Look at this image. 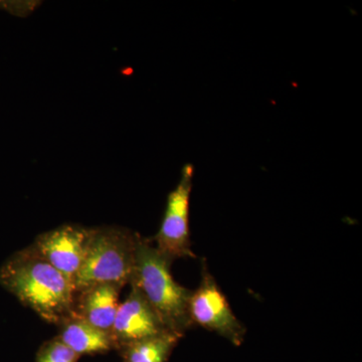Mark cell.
<instances>
[{"mask_svg":"<svg viewBox=\"0 0 362 362\" xmlns=\"http://www.w3.org/2000/svg\"><path fill=\"white\" fill-rule=\"evenodd\" d=\"M90 233L92 228L64 225L42 233L30 247L74 283L84 261Z\"/></svg>","mask_w":362,"mask_h":362,"instance_id":"cell-6","label":"cell"},{"mask_svg":"<svg viewBox=\"0 0 362 362\" xmlns=\"http://www.w3.org/2000/svg\"><path fill=\"white\" fill-rule=\"evenodd\" d=\"M80 356L58 338L45 342L37 354V362H78Z\"/></svg>","mask_w":362,"mask_h":362,"instance_id":"cell-11","label":"cell"},{"mask_svg":"<svg viewBox=\"0 0 362 362\" xmlns=\"http://www.w3.org/2000/svg\"><path fill=\"white\" fill-rule=\"evenodd\" d=\"M59 326L61 330L57 338L80 357L116 349L110 333L98 329L80 317L71 316Z\"/></svg>","mask_w":362,"mask_h":362,"instance_id":"cell-9","label":"cell"},{"mask_svg":"<svg viewBox=\"0 0 362 362\" xmlns=\"http://www.w3.org/2000/svg\"><path fill=\"white\" fill-rule=\"evenodd\" d=\"M194 166L187 164L181 170L177 185L168 197L160 228L154 238L158 251L171 262L181 258H194L190 243V194L194 180Z\"/></svg>","mask_w":362,"mask_h":362,"instance_id":"cell-4","label":"cell"},{"mask_svg":"<svg viewBox=\"0 0 362 362\" xmlns=\"http://www.w3.org/2000/svg\"><path fill=\"white\" fill-rule=\"evenodd\" d=\"M142 293L132 287L129 296L119 304L111 330L116 349L129 343L168 332ZM171 332V331H169Z\"/></svg>","mask_w":362,"mask_h":362,"instance_id":"cell-7","label":"cell"},{"mask_svg":"<svg viewBox=\"0 0 362 362\" xmlns=\"http://www.w3.org/2000/svg\"><path fill=\"white\" fill-rule=\"evenodd\" d=\"M181 337L168 331L124 345L118 350L125 362H168Z\"/></svg>","mask_w":362,"mask_h":362,"instance_id":"cell-10","label":"cell"},{"mask_svg":"<svg viewBox=\"0 0 362 362\" xmlns=\"http://www.w3.org/2000/svg\"><path fill=\"white\" fill-rule=\"evenodd\" d=\"M189 317L192 325L216 333L235 346L244 342L246 328L233 313L206 264H202L201 284L190 296Z\"/></svg>","mask_w":362,"mask_h":362,"instance_id":"cell-5","label":"cell"},{"mask_svg":"<svg viewBox=\"0 0 362 362\" xmlns=\"http://www.w3.org/2000/svg\"><path fill=\"white\" fill-rule=\"evenodd\" d=\"M139 237L118 226L92 228L84 261L74 279L76 294L99 284H129Z\"/></svg>","mask_w":362,"mask_h":362,"instance_id":"cell-3","label":"cell"},{"mask_svg":"<svg viewBox=\"0 0 362 362\" xmlns=\"http://www.w3.org/2000/svg\"><path fill=\"white\" fill-rule=\"evenodd\" d=\"M122 288L116 284H99L77 293L75 315L111 334Z\"/></svg>","mask_w":362,"mask_h":362,"instance_id":"cell-8","label":"cell"},{"mask_svg":"<svg viewBox=\"0 0 362 362\" xmlns=\"http://www.w3.org/2000/svg\"><path fill=\"white\" fill-rule=\"evenodd\" d=\"M171 264L153 240L139 237L129 284L142 293L166 329L183 337L194 326L189 317L192 291L176 282L171 275Z\"/></svg>","mask_w":362,"mask_h":362,"instance_id":"cell-2","label":"cell"},{"mask_svg":"<svg viewBox=\"0 0 362 362\" xmlns=\"http://www.w3.org/2000/svg\"><path fill=\"white\" fill-rule=\"evenodd\" d=\"M0 283L49 323L61 325L75 315L73 281L30 247L7 259L0 268Z\"/></svg>","mask_w":362,"mask_h":362,"instance_id":"cell-1","label":"cell"}]
</instances>
